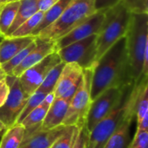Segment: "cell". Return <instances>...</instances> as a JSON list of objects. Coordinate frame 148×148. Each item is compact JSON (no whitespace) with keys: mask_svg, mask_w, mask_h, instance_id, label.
Here are the masks:
<instances>
[{"mask_svg":"<svg viewBox=\"0 0 148 148\" xmlns=\"http://www.w3.org/2000/svg\"><path fill=\"white\" fill-rule=\"evenodd\" d=\"M134 83L124 36L97 61L93 69L91 81L92 101L110 88H125Z\"/></svg>","mask_w":148,"mask_h":148,"instance_id":"6da1fadb","label":"cell"},{"mask_svg":"<svg viewBox=\"0 0 148 148\" xmlns=\"http://www.w3.org/2000/svg\"><path fill=\"white\" fill-rule=\"evenodd\" d=\"M147 85V75H142L139 82L127 87L116 107L88 134L87 148H103L108 140L129 116H135L136 103Z\"/></svg>","mask_w":148,"mask_h":148,"instance_id":"7a4b0ae2","label":"cell"},{"mask_svg":"<svg viewBox=\"0 0 148 148\" xmlns=\"http://www.w3.org/2000/svg\"><path fill=\"white\" fill-rule=\"evenodd\" d=\"M125 38L132 77L137 82L142 76L144 55L148 50V13H131Z\"/></svg>","mask_w":148,"mask_h":148,"instance_id":"3957f363","label":"cell"},{"mask_svg":"<svg viewBox=\"0 0 148 148\" xmlns=\"http://www.w3.org/2000/svg\"><path fill=\"white\" fill-rule=\"evenodd\" d=\"M95 12V0H73L62 15L36 37L41 41L55 42Z\"/></svg>","mask_w":148,"mask_h":148,"instance_id":"277c9868","label":"cell"},{"mask_svg":"<svg viewBox=\"0 0 148 148\" xmlns=\"http://www.w3.org/2000/svg\"><path fill=\"white\" fill-rule=\"evenodd\" d=\"M131 13L119 2L105 10V16L96 38V62L121 38L128 28Z\"/></svg>","mask_w":148,"mask_h":148,"instance_id":"5b68a950","label":"cell"},{"mask_svg":"<svg viewBox=\"0 0 148 148\" xmlns=\"http://www.w3.org/2000/svg\"><path fill=\"white\" fill-rule=\"evenodd\" d=\"M93 69H83L79 85L69 101L62 126L85 127L87 116L92 103L91 81Z\"/></svg>","mask_w":148,"mask_h":148,"instance_id":"8992f818","label":"cell"},{"mask_svg":"<svg viewBox=\"0 0 148 148\" xmlns=\"http://www.w3.org/2000/svg\"><path fill=\"white\" fill-rule=\"evenodd\" d=\"M96 38L97 35H93L57 50L62 62H75L82 69H93L97 62Z\"/></svg>","mask_w":148,"mask_h":148,"instance_id":"52a82bcc","label":"cell"},{"mask_svg":"<svg viewBox=\"0 0 148 148\" xmlns=\"http://www.w3.org/2000/svg\"><path fill=\"white\" fill-rule=\"evenodd\" d=\"M126 88H110L92 101L85 125L88 134L116 107Z\"/></svg>","mask_w":148,"mask_h":148,"instance_id":"ba28073f","label":"cell"},{"mask_svg":"<svg viewBox=\"0 0 148 148\" xmlns=\"http://www.w3.org/2000/svg\"><path fill=\"white\" fill-rule=\"evenodd\" d=\"M62 62L56 51L47 56L37 64L28 69L19 77V82L26 95L30 96L37 90L49 72L57 64Z\"/></svg>","mask_w":148,"mask_h":148,"instance_id":"9c48e42d","label":"cell"},{"mask_svg":"<svg viewBox=\"0 0 148 148\" xmlns=\"http://www.w3.org/2000/svg\"><path fill=\"white\" fill-rule=\"evenodd\" d=\"M9 88L10 92L7 99L0 107V120L7 128L16 124V121L29 98L23 90L18 77H15Z\"/></svg>","mask_w":148,"mask_h":148,"instance_id":"30bf717a","label":"cell"},{"mask_svg":"<svg viewBox=\"0 0 148 148\" xmlns=\"http://www.w3.org/2000/svg\"><path fill=\"white\" fill-rule=\"evenodd\" d=\"M105 16V10L96 11L90 17L74 28L66 35L62 36L55 42L56 51L80 40L93 35H97Z\"/></svg>","mask_w":148,"mask_h":148,"instance_id":"8fae6325","label":"cell"},{"mask_svg":"<svg viewBox=\"0 0 148 148\" xmlns=\"http://www.w3.org/2000/svg\"><path fill=\"white\" fill-rule=\"evenodd\" d=\"M83 69L76 63H65L54 89L55 98L73 96L82 76Z\"/></svg>","mask_w":148,"mask_h":148,"instance_id":"7c38bea8","label":"cell"},{"mask_svg":"<svg viewBox=\"0 0 148 148\" xmlns=\"http://www.w3.org/2000/svg\"><path fill=\"white\" fill-rule=\"evenodd\" d=\"M37 127L25 131L19 148H50L66 128L62 125L51 130H40Z\"/></svg>","mask_w":148,"mask_h":148,"instance_id":"4fadbf2b","label":"cell"},{"mask_svg":"<svg viewBox=\"0 0 148 148\" xmlns=\"http://www.w3.org/2000/svg\"><path fill=\"white\" fill-rule=\"evenodd\" d=\"M36 47L27 55V56L23 59V61L16 69H14L12 72L13 76L19 77L28 69L37 64L42 60H43L47 56L56 51L55 42L41 41L36 37Z\"/></svg>","mask_w":148,"mask_h":148,"instance_id":"5bb4252c","label":"cell"},{"mask_svg":"<svg viewBox=\"0 0 148 148\" xmlns=\"http://www.w3.org/2000/svg\"><path fill=\"white\" fill-rule=\"evenodd\" d=\"M71 98L72 96L55 98L48 110L45 118L37 128L40 130H51L62 126Z\"/></svg>","mask_w":148,"mask_h":148,"instance_id":"9a60e30c","label":"cell"},{"mask_svg":"<svg viewBox=\"0 0 148 148\" xmlns=\"http://www.w3.org/2000/svg\"><path fill=\"white\" fill-rule=\"evenodd\" d=\"M35 36L25 37H4L0 42V65L7 62L21 50L29 46L34 40Z\"/></svg>","mask_w":148,"mask_h":148,"instance_id":"2e32d148","label":"cell"},{"mask_svg":"<svg viewBox=\"0 0 148 148\" xmlns=\"http://www.w3.org/2000/svg\"><path fill=\"white\" fill-rule=\"evenodd\" d=\"M135 116L127 117L108 140L103 148H128L132 141L131 127Z\"/></svg>","mask_w":148,"mask_h":148,"instance_id":"e0dca14e","label":"cell"},{"mask_svg":"<svg viewBox=\"0 0 148 148\" xmlns=\"http://www.w3.org/2000/svg\"><path fill=\"white\" fill-rule=\"evenodd\" d=\"M54 99H55L54 93L49 94L44 98V100L41 102V104L38 105L35 109H33L19 124H21L25 128V130L39 127L42 122L43 119L45 118L48 110Z\"/></svg>","mask_w":148,"mask_h":148,"instance_id":"ac0fdd59","label":"cell"},{"mask_svg":"<svg viewBox=\"0 0 148 148\" xmlns=\"http://www.w3.org/2000/svg\"><path fill=\"white\" fill-rule=\"evenodd\" d=\"M38 2L39 0H20L19 8L16 16V18L5 34L4 37L10 36L23 23L31 17L35 13L38 11Z\"/></svg>","mask_w":148,"mask_h":148,"instance_id":"d6986e66","label":"cell"},{"mask_svg":"<svg viewBox=\"0 0 148 148\" xmlns=\"http://www.w3.org/2000/svg\"><path fill=\"white\" fill-rule=\"evenodd\" d=\"M72 1L73 0H59L55 5H53L49 10L44 13L42 21L34 29L31 36L36 37L42 29L52 24L62 15V13L65 10V9Z\"/></svg>","mask_w":148,"mask_h":148,"instance_id":"ffe728a7","label":"cell"},{"mask_svg":"<svg viewBox=\"0 0 148 148\" xmlns=\"http://www.w3.org/2000/svg\"><path fill=\"white\" fill-rule=\"evenodd\" d=\"M25 131V128L18 123L8 128L1 137L0 148H19Z\"/></svg>","mask_w":148,"mask_h":148,"instance_id":"44dd1931","label":"cell"},{"mask_svg":"<svg viewBox=\"0 0 148 148\" xmlns=\"http://www.w3.org/2000/svg\"><path fill=\"white\" fill-rule=\"evenodd\" d=\"M20 4V0L6 3L0 10V31L5 36L10 26L12 25L18 8Z\"/></svg>","mask_w":148,"mask_h":148,"instance_id":"7402d4cb","label":"cell"},{"mask_svg":"<svg viewBox=\"0 0 148 148\" xmlns=\"http://www.w3.org/2000/svg\"><path fill=\"white\" fill-rule=\"evenodd\" d=\"M44 12L42 11H37L31 17L27 19L24 23H23L10 36L8 37H25V36H30L34 29L36 28V26L40 23L43 17Z\"/></svg>","mask_w":148,"mask_h":148,"instance_id":"603a6c76","label":"cell"},{"mask_svg":"<svg viewBox=\"0 0 148 148\" xmlns=\"http://www.w3.org/2000/svg\"><path fill=\"white\" fill-rule=\"evenodd\" d=\"M64 65H65V63L60 62L59 64L55 66L49 72V74L46 75L45 79L43 80V82H42L40 87L37 88V90H40V91L45 93L46 95L53 93L54 89L56 88V82L58 81V78H59V76L61 75V72H62Z\"/></svg>","mask_w":148,"mask_h":148,"instance_id":"cb8c5ba5","label":"cell"},{"mask_svg":"<svg viewBox=\"0 0 148 148\" xmlns=\"http://www.w3.org/2000/svg\"><path fill=\"white\" fill-rule=\"evenodd\" d=\"M36 39L29 45L27 46L25 49H23V50H21L19 53H17L15 56H13L10 60H9L7 62L3 63L0 65V67L2 68V69L4 71V73L6 74V75H12V72L14 70V69H16L23 61V59L27 56V55L36 47Z\"/></svg>","mask_w":148,"mask_h":148,"instance_id":"d4e9b609","label":"cell"},{"mask_svg":"<svg viewBox=\"0 0 148 148\" xmlns=\"http://www.w3.org/2000/svg\"><path fill=\"white\" fill-rule=\"evenodd\" d=\"M79 128L75 127H66L63 133L56 139L50 148H72Z\"/></svg>","mask_w":148,"mask_h":148,"instance_id":"484cf974","label":"cell"},{"mask_svg":"<svg viewBox=\"0 0 148 148\" xmlns=\"http://www.w3.org/2000/svg\"><path fill=\"white\" fill-rule=\"evenodd\" d=\"M48 95H46L45 93H43V92H42V91H40V90H36V92H34L30 96H29V100H28V101H27V103H26V105L24 106V108H23V111H22V113H21V114H20V116H19V118H18V120H17V121H16V123H21V121L33 110V109H35L38 105H40L41 104V102L44 100V98L47 96Z\"/></svg>","mask_w":148,"mask_h":148,"instance_id":"4316f807","label":"cell"},{"mask_svg":"<svg viewBox=\"0 0 148 148\" xmlns=\"http://www.w3.org/2000/svg\"><path fill=\"white\" fill-rule=\"evenodd\" d=\"M135 114L137 122L140 121L146 115L148 114V85H146L143 88L138 98Z\"/></svg>","mask_w":148,"mask_h":148,"instance_id":"83f0119b","label":"cell"},{"mask_svg":"<svg viewBox=\"0 0 148 148\" xmlns=\"http://www.w3.org/2000/svg\"><path fill=\"white\" fill-rule=\"evenodd\" d=\"M130 13H148V0H120Z\"/></svg>","mask_w":148,"mask_h":148,"instance_id":"f1b7e54d","label":"cell"},{"mask_svg":"<svg viewBox=\"0 0 148 148\" xmlns=\"http://www.w3.org/2000/svg\"><path fill=\"white\" fill-rule=\"evenodd\" d=\"M128 148H148V131H136Z\"/></svg>","mask_w":148,"mask_h":148,"instance_id":"f546056e","label":"cell"},{"mask_svg":"<svg viewBox=\"0 0 148 148\" xmlns=\"http://www.w3.org/2000/svg\"><path fill=\"white\" fill-rule=\"evenodd\" d=\"M88 139V132L87 131V129L85 127L79 129L72 148H87Z\"/></svg>","mask_w":148,"mask_h":148,"instance_id":"4dcf8cb0","label":"cell"},{"mask_svg":"<svg viewBox=\"0 0 148 148\" xmlns=\"http://www.w3.org/2000/svg\"><path fill=\"white\" fill-rule=\"evenodd\" d=\"M120 0H95V9L96 11L106 10L115 4H117Z\"/></svg>","mask_w":148,"mask_h":148,"instance_id":"1f68e13d","label":"cell"},{"mask_svg":"<svg viewBox=\"0 0 148 148\" xmlns=\"http://www.w3.org/2000/svg\"><path fill=\"white\" fill-rule=\"evenodd\" d=\"M10 92V88L8 87L5 79L0 82V107L4 103Z\"/></svg>","mask_w":148,"mask_h":148,"instance_id":"d6a6232c","label":"cell"},{"mask_svg":"<svg viewBox=\"0 0 148 148\" xmlns=\"http://www.w3.org/2000/svg\"><path fill=\"white\" fill-rule=\"evenodd\" d=\"M59 0H39L38 2V10L39 11H42V12H46L47 10H49L53 5H55Z\"/></svg>","mask_w":148,"mask_h":148,"instance_id":"836d02e7","label":"cell"},{"mask_svg":"<svg viewBox=\"0 0 148 148\" xmlns=\"http://www.w3.org/2000/svg\"><path fill=\"white\" fill-rule=\"evenodd\" d=\"M136 131H148V114L146 115L140 121L137 122Z\"/></svg>","mask_w":148,"mask_h":148,"instance_id":"e575fe53","label":"cell"},{"mask_svg":"<svg viewBox=\"0 0 148 148\" xmlns=\"http://www.w3.org/2000/svg\"><path fill=\"white\" fill-rule=\"evenodd\" d=\"M8 128H7V127L1 121V120H0V136L2 137L3 136V134L6 132V130H7Z\"/></svg>","mask_w":148,"mask_h":148,"instance_id":"d590c367","label":"cell"},{"mask_svg":"<svg viewBox=\"0 0 148 148\" xmlns=\"http://www.w3.org/2000/svg\"><path fill=\"white\" fill-rule=\"evenodd\" d=\"M5 77H6V74L4 73V71H3V70L2 69V68L0 67V82L3 81V80H4Z\"/></svg>","mask_w":148,"mask_h":148,"instance_id":"8d00e7d4","label":"cell"},{"mask_svg":"<svg viewBox=\"0 0 148 148\" xmlns=\"http://www.w3.org/2000/svg\"><path fill=\"white\" fill-rule=\"evenodd\" d=\"M6 3V0H0V10L2 9V7Z\"/></svg>","mask_w":148,"mask_h":148,"instance_id":"74e56055","label":"cell"},{"mask_svg":"<svg viewBox=\"0 0 148 148\" xmlns=\"http://www.w3.org/2000/svg\"><path fill=\"white\" fill-rule=\"evenodd\" d=\"M3 39H4V36H3V35L1 33V31H0V42H1Z\"/></svg>","mask_w":148,"mask_h":148,"instance_id":"f35d334b","label":"cell"},{"mask_svg":"<svg viewBox=\"0 0 148 148\" xmlns=\"http://www.w3.org/2000/svg\"><path fill=\"white\" fill-rule=\"evenodd\" d=\"M13 1H18V0H6V3H9V2H13Z\"/></svg>","mask_w":148,"mask_h":148,"instance_id":"ab89813d","label":"cell"},{"mask_svg":"<svg viewBox=\"0 0 148 148\" xmlns=\"http://www.w3.org/2000/svg\"><path fill=\"white\" fill-rule=\"evenodd\" d=\"M0 140H1V136H0Z\"/></svg>","mask_w":148,"mask_h":148,"instance_id":"60d3db41","label":"cell"}]
</instances>
